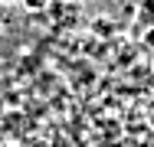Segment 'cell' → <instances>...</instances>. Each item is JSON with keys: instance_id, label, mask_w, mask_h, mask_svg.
<instances>
[{"instance_id": "6da1fadb", "label": "cell", "mask_w": 154, "mask_h": 147, "mask_svg": "<svg viewBox=\"0 0 154 147\" xmlns=\"http://www.w3.org/2000/svg\"><path fill=\"white\" fill-rule=\"evenodd\" d=\"M23 3H26V7H30V10H36V7H43V3H46V0H23Z\"/></svg>"}]
</instances>
